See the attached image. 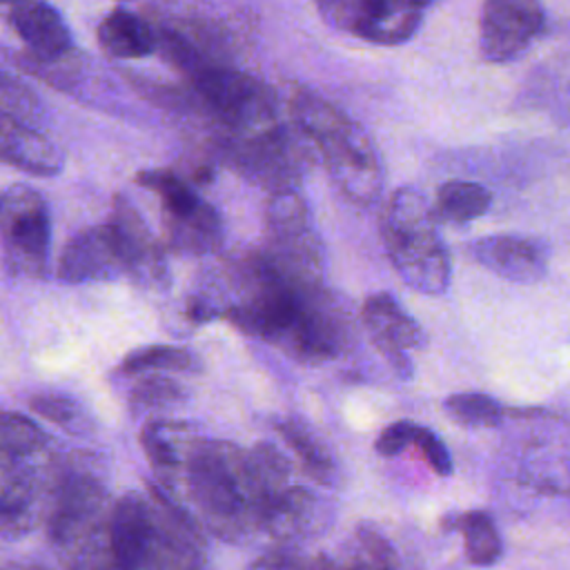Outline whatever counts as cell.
Here are the masks:
<instances>
[{
  "label": "cell",
  "instance_id": "cell-18",
  "mask_svg": "<svg viewBox=\"0 0 570 570\" xmlns=\"http://www.w3.org/2000/svg\"><path fill=\"white\" fill-rule=\"evenodd\" d=\"M0 151L4 163L31 176H56L65 167L62 151L38 131V127L22 125L2 116L0 120Z\"/></svg>",
  "mask_w": 570,
  "mask_h": 570
},
{
  "label": "cell",
  "instance_id": "cell-9",
  "mask_svg": "<svg viewBox=\"0 0 570 570\" xmlns=\"http://www.w3.org/2000/svg\"><path fill=\"white\" fill-rule=\"evenodd\" d=\"M350 343L352 318L343 301L318 285L307 294L298 318L278 347L301 363L316 365L341 356Z\"/></svg>",
  "mask_w": 570,
  "mask_h": 570
},
{
  "label": "cell",
  "instance_id": "cell-32",
  "mask_svg": "<svg viewBox=\"0 0 570 570\" xmlns=\"http://www.w3.org/2000/svg\"><path fill=\"white\" fill-rule=\"evenodd\" d=\"M323 22H327L336 31H345L354 36L358 2L361 0H312Z\"/></svg>",
  "mask_w": 570,
  "mask_h": 570
},
{
  "label": "cell",
  "instance_id": "cell-29",
  "mask_svg": "<svg viewBox=\"0 0 570 570\" xmlns=\"http://www.w3.org/2000/svg\"><path fill=\"white\" fill-rule=\"evenodd\" d=\"M2 116L29 127H38L45 118L40 98L9 71H2Z\"/></svg>",
  "mask_w": 570,
  "mask_h": 570
},
{
  "label": "cell",
  "instance_id": "cell-28",
  "mask_svg": "<svg viewBox=\"0 0 570 570\" xmlns=\"http://www.w3.org/2000/svg\"><path fill=\"white\" fill-rule=\"evenodd\" d=\"M443 410L452 416V421L465 428H494L503 421V405L481 392H461L452 394L443 401Z\"/></svg>",
  "mask_w": 570,
  "mask_h": 570
},
{
  "label": "cell",
  "instance_id": "cell-15",
  "mask_svg": "<svg viewBox=\"0 0 570 570\" xmlns=\"http://www.w3.org/2000/svg\"><path fill=\"white\" fill-rule=\"evenodd\" d=\"M472 258L512 283H537L546 276L550 249L546 240L521 234H492L470 245Z\"/></svg>",
  "mask_w": 570,
  "mask_h": 570
},
{
  "label": "cell",
  "instance_id": "cell-17",
  "mask_svg": "<svg viewBox=\"0 0 570 570\" xmlns=\"http://www.w3.org/2000/svg\"><path fill=\"white\" fill-rule=\"evenodd\" d=\"M430 4L432 0H361L354 36L383 47L407 42Z\"/></svg>",
  "mask_w": 570,
  "mask_h": 570
},
{
  "label": "cell",
  "instance_id": "cell-2",
  "mask_svg": "<svg viewBox=\"0 0 570 570\" xmlns=\"http://www.w3.org/2000/svg\"><path fill=\"white\" fill-rule=\"evenodd\" d=\"M289 114L301 134L318 149L334 187L352 205L376 203L383 191V167L365 129L309 89H298L292 96Z\"/></svg>",
  "mask_w": 570,
  "mask_h": 570
},
{
  "label": "cell",
  "instance_id": "cell-34",
  "mask_svg": "<svg viewBox=\"0 0 570 570\" xmlns=\"http://www.w3.org/2000/svg\"><path fill=\"white\" fill-rule=\"evenodd\" d=\"M414 445L419 448V452L423 454V459L428 461V465H430L436 474H441V476L452 474V456H450L445 443H443L432 430L421 428Z\"/></svg>",
  "mask_w": 570,
  "mask_h": 570
},
{
  "label": "cell",
  "instance_id": "cell-24",
  "mask_svg": "<svg viewBox=\"0 0 570 570\" xmlns=\"http://www.w3.org/2000/svg\"><path fill=\"white\" fill-rule=\"evenodd\" d=\"M448 528H456L463 534L465 557L472 566H494L503 554V541L494 525V519L483 510H470L456 514Z\"/></svg>",
  "mask_w": 570,
  "mask_h": 570
},
{
  "label": "cell",
  "instance_id": "cell-7",
  "mask_svg": "<svg viewBox=\"0 0 570 570\" xmlns=\"http://www.w3.org/2000/svg\"><path fill=\"white\" fill-rule=\"evenodd\" d=\"M263 252L289 276L323 283L325 252L307 200L296 189L274 191L265 209Z\"/></svg>",
  "mask_w": 570,
  "mask_h": 570
},
{
  "label": "cell",
  "instance_id": "cell-6",
  "mask_svg": "<svg viewBox=\"0 0 570 570\" xmlns=\"http://www.w3.org/2000/svg\"><path fill=\"white\" fill-rule=\"evenodd\" d=\"M296 127V125H294ZM301 129L292 131L281 120L223 136V160L245 180L274 191L296 189L309 167V151L301 140Z\"/></svg>",
  "mask_w": 570,
  "mask_h": 570
},
{
  "label": "cell",
  "instance_id": "cell-33",
  "mask_svg": "<svg viewBox=\"0 0 570 570\" xmlns=\"http://www.w3.org/2000/svg\"><path fill=\"white\" fill-rule=\"evenodd\" d=\"M419 430H421V425H416L412 421H396L379 434L374 448L381 456H396L416 443Z\"/></svg>",
  "mask_w": 570,
  "mask_h": 570
},
{
  "label": "cell",
  "instance_id": "cell-3",
  "mask_svg": "<svg viewBox=\"0 0 570 570\" xmlns=\"http://www.w3.org/2000/svg\"><path fill=\"white\" fill-rule=\"evenodd\" d=\"M387 256L405 285L439 296L450 287V254L436 229V216L419 189L399 187L381 223Z\"/></svg>",
  "mask_w": 570,
  "mask_h": 570
},
{
  "label": "cell",
  "instance_id": "cell-5",
  "mask_svg": "<svg viewBox=\"0 0 570 570\" xmlns=\"http://www.w3.org/2000/svg\"><path fill=\"white\" fill-rule=\"evenodd\" d=\"M185 78L198 105L225 134H245L278 120L274 91L240 69L207 58Z\"/></svg>",
  "mask_w": 570,
  "mask_h": 570
},
{
  "label": "cell",
  "instance_id": "cell-37",
  "mask_svg": "<svg viewBox=\"0 0 570 570\" xmlns=\"http://www.w3.org/2000/svg\"><path fill=\"white\" fill-rule=\"evenodd\" d=\"M307 570H343L338 561H334L332 557L327 554H314L309 561H307Z\"/></svg>",
  "mask_w": 570,
  "mask_h": 570
},
{
  "label": "cell",
  "instance_id": "cell-35",
  "mask_svg": "<svg viewBox=\"0 0 570 570\" xmlns=\"http://www.w3.org/2000/svg\"><path fill=\"white\" fill-rule=\"evenodd\" d=\"M249 570H307V561H301L285 552H274L261 557Z\"/></svg>",
  "mask_w": 570,
  "mask_h": 570
},
{
  "label": "cell",
  "instance_id": "cell-26",
  "mask_svg": "<svg viewBox=\"0 0 570 570\" xmlns=\"http://www.w3.org/2000/svg\"><path fill=\"white\" fill-rule=\"evenodd\" d=\"M29 407L69 434L85 436V434H91L96 428L87 407L67 394H58V392L36 394L29 401Z\"/></svg>",
  "mask_w": 570,
  "mask_h": 570
},
{
  "label": "cell",
  "instance_id": "cell-19",
  "mask_svg": "<svg viewBox=\"0 0 570 570\" xmlns=\"http://www.w3.org/2000/svg\"><path fill=\"white\" fill-rule=\"evenodd\" d=\"M325 523L323 501L301 485H287L265 510L263 530L274 539H301L316 534Z\"/></svg>",
  "mask_w": 570,
  "mask_h": 570
},
{
  "label": "cell",
  "instance_id": "cell-36",
  "mask_svg": "<svg viewBox=\"0 0 570 570\" xmlns=\"http://www.w3.org/2000/svg\"><path fill=\"white\" fill-rule=\"evenodd\" d=\"M341 568H343V570H374L372 561L365 557V552H363L358 546H356L354 552H350L347 561L341 563Z\"/></svg>",
  "mask_w": 570,
  "mask_h": 570
},
{
  "label": "cell",
  "instance_id": "cell-38",
  "mask_svg": "<svg viewBox=\"0 0 570 570\" xmlns=\"http://www.w3.org/2000/svg\"><path fill=\"white\" fill-rule=\"evenodd\" d=\"M4 4H9V7H13V4H18V2H24V0H2Z\"/></svg>",
  "mask_w": 570,
  "mask_h": 570
},
{
  "label": "cell",
  "instance_id": "cell-10",
  "mask_svg": "<svg viewBox=\"0 0 570 570\" xmlns=\"http://www.w3.org/2000/svg\"><path fill=\"white\" fill-rule=\"evenodd\" d=\"M546 13L539 0H485L479 18L483 60L503 65L517 60L543 31Z\"/></svg>",
  "mask_w": 570,
  "mask_h": 570
},
{
  "label": "cell",
  "instance_id": "cell-16",
  "mask_svg": "<svg viewBox=\"0 0 570 570\" xmlns=\"http://www.w3.org/2000/svg\"><path fill=\"white\" fill-rule=\"evenodd\" d=\"M9 24L20 36L31 58L29 65H53L69 56L73 49V38L58 13L45 0H24L9 9L7 13Z\"/></svg>",
  "mask_w": 570,
  "mask_h": 570
},
{
  "label": "cell",
  "instance_id": "cell-13",
  "mask_svg": "<svg viewBox=\"0 0 570 570\" xmlns=\"http://www.w3.org/2000/svg\"><path fill=\"white\" fill-rule=\"evenodd\" d=\"M2 459V485H0V521L7 539L27 534L38 523V505L45 488L51 483V465H40L38 456L29 459Z\"/></svg>",
  "mask_w": 570,
  "mask_h": 570
},
{
  "label": "cell",
  "instance_id": "cell-25",
  "mask_svg": "<svg viewBox=\"0 0 570 570\" xmlns=\"http://www.w3.org/2000/svg\"><path fill=\"white\" fill-rule=\"evenodd\" d=\"M120 370L127 376H138L145 372H196L198 358L185 347L149 345L129 352L122 358Z\"/></svg>",
  "mask_w": 570,
  "mask_h": 570
},
{
  "label": "cell",
  "instance_id": "cell-20",
  "mask_svg": "<svg viewBox=\"0 0 570 570\" xmlns=\"http://www.w3.org/2000/svg\"><path fill=\"white\" fill-rule=\"evenodd\" d=\"M274 428L298 456L307 476H312L321 485L338 483V465L314 428L296 416H281L274 421Z\"/></svg>",
  "mask_w": 570,
  "mask_h": 570
},
{
  "label": "cell",
  "instance_id": "cell-21",
  "mask_svg": "<svg viewBox=\"0 0 570 570\" xmlns=\"http://www.w3.org/2000/svg\"><path fill=\"white\" fill-rule=\"evenodd\" d=\"M98 45L114 58H145L156 51V29L127 9L109 11L96 31Z\"/></svg>",
  "mask_w": 570,
  "mask_h": 570
},
{
  "label": "cell",
  "instance_id": "cell-22",
  "mask_svg": "<svg viewBox=\"0 0 570 570\" xmlns=\"http://www.w3.org/2000/svg\"><path fill=\"white\" fill-rule=\"evenodd\" d=\"M492 205V194L488 187L472 180H448L436 189L434 216L443 223H470L481 218Z\"/></svg>",
  "mask_w": 570,
  "mask_h": 570
},
{
  "label": "cell",
  "instance_id": "cell-27",
  "mask_svg": "<svg viewBox=\"0 0 570 570\" xmlns=\"http://www.w3.org/2000/svg\"><path fill=\"white\" fill-rule=\"evenodd\" d=\"M49 445V436L31 419L4 412L0 423V456L7 459H29L40 456Z\"/></svg>",
  "mask_w": 570,
  "mask_h": 570
},
{
  "label": "cell",
  "instance_id": "cell-14",
  "mask_svg": "<svg viewBox=\"0 0 570 570\" xmlns=\"http://www.w3.org/2000/svg\"><path fill=\"white\" fill-rule=\"evenodd\" d=\"M127 274L116 232L109 223L85 227L73 234L60 252L56 276L78 285L89 281H111Z\"/></svg>",
  "mask_w": 570,
  "mask_h": 570
},
{
  "label": "cell",
  "instance_id": "cell-4",
  "mask_svg": "<svg viewBox=\"0 0 570 570\" xmlns=\"http://www.w3.org/2000/svg\"><path fill=\"white\" fill-rule=\"evenodd\" d=\"M107 463L96 452H71L53 461L47 534L53 546L76 550L107 523Z\"/></svg>",
  "mask_w": 570,
  "mask_h": 570
},
{
  "label": "cell",
  "instance_id": "cell-31",
  "mask_svg": "<svg viewBox=\"0 0 570 570\" xmlns=\"http://www.w3.org/2000/svg\"><path fill=\"white\" fill-rule=\"evenodd\" d=\"M358 548L365 552V557L372 561L374 570H401V561L392 543L370 523H361L356 528Z\"/></svg>",
  "mask_w": 570,
  "mask_h": 570
},
{
  "label": "cell",
  "instance_id": "cell-23",
  "mask_svg": "<svg viewBox=\"0 0 570 570\" xmlns=\"http://www.w3.org/2000/svg\"><path fill=\"white\" fill-rule=\"evenodd\" d=\"M169 245L180 254H212L223 243V220L214 205L185 220H165Z\"/></svg>",
  "mask_w": 570,
  "mask_h": 570
},
{
  "label": "cell",
  "instance_id": "cell-11",
  "mask_svg": "<svg viewBox=\"0 0 570 570\" xmlns=\"http://www.w3.org/2000/svg\"><path fill=\"white\" fill-rule=\"evenodd\" d=\"M361 321L387 363L407 379L412 374L410 352L425 345L421 325L401 307L390 292L370 294L361 307Z\"/></svg>",
  "mask_w": 570,
  "mask_h": 570
},
{
  "label": "cell",
  "instance_id": "cell-1",
  "mask_svg": "<svg viewBox=\"0 0 570 570\" xmlns=\"http://www.w3.org/2000/svg\"><path fill=\"white\" fill-rule=\"evenodd\" d=\"M160 490L178 505H191L194 519L218 539L236 543L263 530V503L249 450L229 441L191 432L171 483Z\"/></svg>",
  "mask_w": 570,
  "mask_h": 570
},
{
  "label": "cell",
  "instance_id": "cell-12",
  "mask_svg": "<svg viewBox=\"0 0 570 570\" xmlns=\"http://www.w3.org/2000/svg\"><path fill=\"white\" fill-rule=\"evenodd\" d=\"M109 225L116 232L127 276L145 287H165L169 283L165 252L127 196L114 198Z\"/></svg>",
  "mask_w": 570,
  "mask_h": 570
},
{
  "label": "cell",
  "instance_id": "cell-30",
  "mask_svg": "<svg viewBox=\"0 0 570 570\" xmlns=\"http://www.w3.org/2000/svg\"><path fill=\"white\" fill-rule=\"evenodd\" d=\"M131 403L138 405H158V403H178L187 399V390L163 372H145L129 392Z\"/></svg>",
  "mask_w": 570,
  "mask_h": 570
},
{
  "label": "cell",
  "instance_id": "cell-8",
  "mask_svg": "<svg viewBox=\"0 0 570 570\" xmlns=\"http://www.w3.org/2000/svg\"><path fill=\"white\" fill-rule=\"evenodd\" d=\"M2 254L7 272L42 278L51 256V216L40 191L29 185H9L0 205Z\"/></svg>",
  "mask_w": 570,
  "mask_h": 570
}]
</instances>
